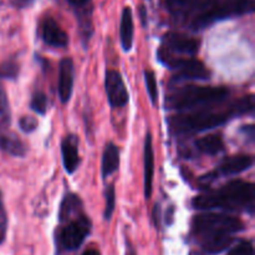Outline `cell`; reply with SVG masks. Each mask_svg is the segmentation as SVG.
Segmentation results:
<instances>
[{"instance_id": "1", "label": "cell", "mask_w": 255, "mask_h": 255, "mask_svg": "<svg viewBox=\"0 0 255 255\" xmlns=\"http://www.w3.org/2000/svg\"><path fill=\"white\" fill-rule=\"evenodd\" d=\"M253 112L254 96L248 95L233 102L224 110H214L212 106H207L189 114L176 115L168 120V125L169 129L174 134H193L221 126L234 117Z\"/></svg>"}, {"instance_id": "2", "label": "cell", "mask_w": 255, "mask_h": 255, "mask_svg": "<svg viewBox=\"0 0 255 255\" xmlns=\"http://www.w3.org/2000/svg\"><path fill=\"white\" fill-rule=\"evenodd\" d=\"M244 229L243 222L237 217L222 213H203L193 219L192 232L202 249L209 254L227 251L234 242V234Z\"/></svg>"}, {"instance_id": "3", "label": "cell", "mask_w": 255, "mask_h": 255, "mask_svg": "<svg viewBox=\"0 0 255 255\" xmlns=\"http://www.w3.org/2000/svg\"><path fill=\"white\" fill-rule=\"evenodd\" d=\"M255 188L251 182L232 181L217 191L199 194L193 199V207L201 211L229 209V211L254 212Z\"/></svg>"}, {"instance_id": "4", "label": "cell", "mask_w": 255, "mask_h": 255, "mask_svg": "<svg viewBox=\"0 0 255 255\" xmlns=\"http://www.w3.org/2000/svg\"><path fill=\"white\" fill-rule=\"evenodd\" d=\"M229 96V90L223 86H186L176 90L166 97V109L174 111L199 109L223 102Z\"/></svg>"}, {"instance_id": "5", "label": "cell", "mask_w": 255, "mask_h": 255, "mask_svg": "<svg viewBox=\"0 0 255 255\" xmlns=\"http://www.w3.org/2000/svg\"><path fill=\"white\" fill-rule=\"evenodd\" d=\"M254 11L253 0H222L201 14L189 19V27L192 30H202L219 20L241 16Z\"/></svg>"}, {"instance_id": "6", "label": "cell", "mask_w": 255, "mask_h": 255, "mask_svg": "<svg viewBox=\"0 0 255 255\" xmlns=\"http://www.w3.org/2000/svg\"><path fill=\"white\" fill-rule=\"evenodd\" d=\"M163 64L176 71V75L172 79L174 82L184 81V80H208L211 77V72L208 71L206 65L193 57L171 55L164 60Z\"/></svg>"}, {"instance_id": "7", "label": "cell", "mask_w": 255, "mask_h": 255, "mask_svg": "<svg viewBox=\"0 0 255 255\" xmlns=\"http://www.w3.org/2000/svg\"><path fill=\"white\" fill-rule=\"evenodd\" d=\"M91 231V222L84 214L67 222L66 226L57 234L59 248L64 251H75L79 248Z\"/></svg>"}, {"instance_id": "8", "label": "cell", "mask_w": 255, "mask_h": 255, "mask_svg": "<svg viewBox=\"0 0 255 255\" xmlns=\"http://www.w3.org/2000/svg\"><path fill=\"white\" fill-rule=\"evenodd\" d=\"M254 161L253 157L248 156V154H237V156H231L228 158L224 159L216 171L211 172V173L206 174L202 177L201 181L203 183H209L213 182L214 179L221 178V177H228V176H236V174L242 173V172L247 171L253 166Z\"/></svg>"}, {"instance_id": "9", "label": "cell", "mask_w": 255, "mask_h": 255, "mask_svg": "<svg viewBox=\"0 0 255 255\" xmlns=\"http://www.w3.org/2000/svg\"><path fill=\"white\" fill-rule=\"evenodd\" d=\"M162 46L172 55L191 57L198 52L199 41L196 37H191L179 32H167L163 36Z\"/></svg>"}, {"instance_id": "10", "label": "cell", "mask_w": 255, "mask_h": 255, "mask_svg": "<svg viewBox=\"0 0 255 255\" xmlns=\"http://www.w3.org/2000/svg\"><path fill=\"white\" fill-rule=\"evenodd\" d=\"M105 90L110 105L115 109H121L128 102V91H127L121 74L116 70H107L105 74Z\"/></svg>"}, {"instance_id": "11", "label": "cell", "mask_w": 255, "mask_h": 255, "mask_svg": "<svg viewBox=\"0 0 255 255\" xmlns=\"http://www.w3.org/2000/svg\"><path fill=\"white\" fill-rule=\"evenodd\" d=\"M222 0H166V7L176 17H193L206 11Z\"/></svg>"}, {"instance_id": "12", "label": "cell", "mask_w": 255, "mask_h": 255, "mask_svg": "<svg viewBox=\"0 0 255 255\" xmlns=\"http://www.w3.org/2000/svg\"><path fill=\"white\" fill-rule=\"evenodd\" d=\"M41 37L45 44L52 47H66L69 36L66 31L52 17H45L41 22Z\"/></svg>"}, {"instance_id": "13", "label": "cell", "mask_w": 255, "mask_h": 255, "mask_svg": "<svg viewBox=\"0 0 255 255\" xmlns=\"http://www.w3.org/2000/svg\"><path fill=\"white\" fill-rule=\"evenodd\" d=\"M74 61L70 57H65L61 60L59 67V85H57V91H59L60 100L62 104H66L70 101L74 89Z\"/></svg>"}, {"instance_id": "14", "label": "cell", "mask_w": 255, "mask_h": 255, "mask_svg": "<svg viewBox=\"0 0 255 255\" xmlns=\"http://www.w3.org/2000/svg\"><path fill=\"white\" fill-rule=\"evenodd\" d=\"M61 154L65 171L69 174L76 172L80 166L79 137L75 134H69L67 137H65L61 143Z\"/></svg>"}, {"instance_id": "15", "label": "cell", "mask_w": 255, "mask_h": 255, "mask_svg": "<svg viewBox=\"0 0 255 255\" xmlns=\"http://www.w3.org/2000/svg\"><path fill=\"white\" fill-rule=\"evenodd\" d=\"M0 149L14 157H24L26 147L15 133L7 131L6 127H0Z\"/></svg>"}, {"instance_id": "16", "label": "cell", "mask_w": 255, "mask_h": 255, "mask_svg": "<svg viewBox=\"0 0 255 255\" xmlns=\"http://www.w3.org/2000/svg\"><path fill=\"white\" fill-rule=\"evenodd\" d=\"M143 161H144V197L147 199L151 197L152 193V181H153L154 172V157L153 148H152V136L151 133L146 134L144 139V149H143Z\"/></svg>"}, {"instance_id": "17", "label": "cell", "mask_w": 255, "mask_h": 255, "mask_svg": "<svg viewBox=\"0 0 255 255\" xmlns=\"http://www.w3.org/2000/svg\"><path fill=\"white\" fill-rule=\"evenodd\" d=\"M82 214V202L76 194L69 193L64 197L62 203L60 206L59 219L61 223L71 221Z\"/></svg>"}, {"instance_id": "18", "label": "cell", "mask_w": 255, "mask_h": 255, "mask_svg": "<svg viewBox=\"0 0 255 255\" xmlns=\"http://www.w3.org/2000/svg\"><path fill=\"white\" fill-rule=\"evenodd\" d=\"M120 36H121L122 49L125 51H129L133 44V15L129 6H126L122 11Z\"/></svg>"}, {"instance_id": "19", "label": "cell", "mask_w": 255, "mask_h": 255, "mask_svg": "<svg viewBox=\"0 0 255 255\" xmlns=\"http://www.w3.org/2000/svg\"><path fill=\"white\" fill-rule=\"evenodd\" d=\"M120 149L115 143H107L102 154V177L107 178L119 169Z\"/></svg>"}, {"instance_id": "20", "label": "cell", "mask_w": 255, "mask_h": 255, "mask_svg": "<svg viewBox=\"0 0 255 255\" xmlns=\"http://www.w3.org/2000/svg\"><path fill=\"white\" fill-rule=\"evenodd\" d=\"M194 146L201 153L207 154V156H216L224 151V142L221 134H207V136L201 137L197 139Z\"/></svg>"}, {"instance_id": "21", "label": "cell", "mask_w": 255, "mask_h": 255, "mask_svg": "<svg viewBox=\"0 0 255 255\" xmlns=\"http://www.w3.org/2000/svg\"><path fill=\"white\" fill-rule=\"evenodd\" d=\"M10 120H11V111H10L9 100L0 79V127L9 126Z\"/></svg>"}, {"instance_id": "22", "label": "cell", "mask_w": 255, "mask_h": 255, "mask_svg": "<svg viewBox=\"0 0 255 255\" xmlns=\"http://www.w3.org/2000/svg\"><path fill=\"white\" fill-rule=\"evenodd\" d=\"M20 66L19 62L15 59L7 60L4 64L0 65V79H9L14 80L16 79L17 75H19Z\"/></svg>"}, {"instance_id": "23", "label": "cell", "mask_w": 255, "mask_h": 255, "mask_svg": "<svg viewBox=\"0 0 255 255\" xmlns=\"http://www.w3.org/2000/svg\"><path fill=\"white\" fill-rule=\"evenodd\" d=\"M144 81H146L149 100H151L152 105H156L157 99H158V87H157V80L154 72L151 71V70H146L144 71Z\"/></svg>"}, {"instance_id": "24", "label": "cell", "mask_w": 255, "mask_h": 255, "mask_svg": "<svg viewBox=\"0 0 255 255\" xmlns=\"http://www.w3.org/2000/svg\"><path fill=\"white\" fill-rule=\"evenodd\" d=\"M47 106H49V101L44 92L37 91L32 95L31 101H30V107L32 109V111L39 115H45L47 111Z\"/></svg>"}, {"instance_id": "25", "label": "cell", "mask_w": 255, "mask_h": 255, "mask_svg": "<svg viewBox=\"0 0 255 255\" xmlns=\"http://www.w3.org/2000/svg\"><path fill=\"white\" fill-rule=\"evenodd\" d=\"M105 197H106V208H105V219L110 221L114 214L115 207H116V192H115L114 184H110L105 192Z\"/></svg>"}, {"instance_id": "26", "label": "cell", "mask_w": 255, "mask_h": 255, "mask_svg": "<svg viewBox=\"0 0 255 255\" xmlns=\"http://www.w3.org/2000/svg\"><path fill=\"white\" fill-rule=\"evenodd\" d=\"M7 231V216L5 211L4 202H2V196L0 193V244L5 241Z\"/></svg>"}, {"instance_id": "27", "label": "cell", "mask_w": 255, "mask_h": 255, "mask_svg": "<svg viewBox=\"0 0 255 255\" xmlns=\"http://www.w3.org/2000/svg\"><path fill=\"white\" fill-rule=\"evenodd\" d=\"M19 126L22 132H25V133H31V132H34L36 129L37 120L32 116H24L20 119Z\"/></svg>"}, {"instance_id": "28", "label": "cell", "mask_w": 255, "mask_h": 255, "mask_svg": "<svg viewBox=\"0 0 255 255\" xmlns=\"http://www.w3.org/2000/svg\"><path fill=\"white\" fill-rule=\"evenodd\" d=\"M228 255H254L253 244L251 242H241L229 252Z\"/></svg>"}, {"instance_id": "29", "label": "cell", "mask_w": 255, "mask_h": 255, "mask_svg": "<svg viewBox=\"0 0 255 255\" xmlns=\"http://www.w3.org/2000/svg\"><path fill=\"white\" fill-rule=\"evenodd\" d=\"M35 0H9L10 4L16 9H26L34 4Z\"/></svg>"}, {"instance_id": "30", "label": "cell", "mask_w": 255, "mask_h": 255, "mask_svg": "<svg viewBox=\"0 0 255 255\" xmlns=\"http://www.w3.org/2000/svg\"><path fill=\"white\" fill-rule=\"evenodd\" d=\"M153 222L156 228L159 229V226H161V208H159V204H156L153 208Z\"/></svg>"}, {"instance_id": "31", "label": "cell", "mask_w": 255, "mask_h": 255, "mask_svg": "<svg viewBox=\"0 0 255 255\" xmlns=\"http://www.w3.org/2000/svg\"><path fill=\"white\" fill-rule=\"evenodd\" d=\"M242 132L246 133V137H249L251 141H253L254 137H255V132H254V126L253 125H248V126H243L242 128Z\"/></svg>"}, {"instance_id": "32", "label": "cell", "mask_w": 255, "mask_h": 255, "mask_svg": "<svg viewBox=\"0 0 255 255\" xmlns=\"http://www.w3.org/2000/svg\"><path fill=\"white\" fill-rule=\"evenodd\" d=\"M69 4H71L72 6H76V7H82L90 1V0H66Z\"/></svg>"}, {"instance_id": "33", "label": "cell", "mask_w": 255, "mask_h": 255, "mask_svg": "<svg viewBox=\"0 0 255 255\" xmlns=\"http://www.w3.org/2000/svg\"><path fill=\"white\" fill-rule=\"evenodd\" d=\"M173 212H174V209L172 208H169L168 209V212H167L166 213V222H167V224H172V222H173Z\"/></svg>"}, {"instance_id": "34", "label": "cell", "mask_w": 255, "mask_h": 255, "mask_svg": "<svg viewBox=\"0 0 255 255\" xmlns=\"http://www.w3.org/2000/svg\"><path fill=\"white\" fill-rule=\"evenodd\" d=\"M82 255H101V254H100V252L96 251V249H89V251L85 252Z\"/></svg>"}, {"instance_id": "35", "label": "cell", "mask_w": 255, "mask_h": 255, "mask_svg": "<svg viewBox=\"0 0 255 255\" xmlns=\"http://www.w3.org/2000/svg\"><path fill=\"white\" fill-rule=\"evenodd\" d=\"M127 255H136V252H134V249L132 248V246L129 243L128 247H127Z\"/></svg>"}, {"instance_id": "36", "label": "cell", "mask_w": 255, "mask_h": 255, "mask_svg": "<svg viewBox=\"0 0 255 255\" xmlns=\"http://www.w3.org/2000/svg\"><path fill=\"white\" fill-rule=\"evenodd\" d=\"M189 255H203V254L199 253V252H192V253L189 254Z\"/></svg>"}]
</instances>
